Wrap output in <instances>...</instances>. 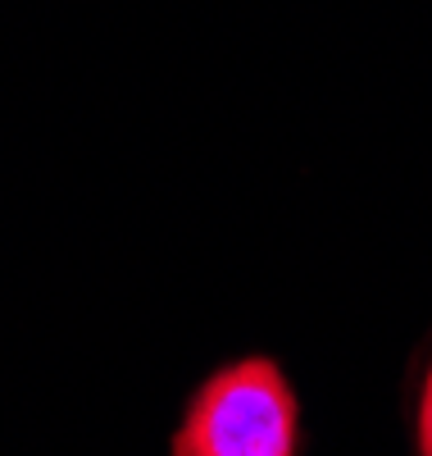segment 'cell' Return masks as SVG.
I'll list each match as a JSON object with an SVG mask.
<instances>
[{"instance_id": "6da1fadb", "label": "cell", "mask_w": 432, "mask_h": 456, "mask_svg": "<svg viewBox=\"0 0 432 456\" xmlns=\"http://www.w3.org/2000/svg\"><path fill=\"white\" fill-rule=\"evenodd\" d=\"M164 456H309L305 397L273 352H237L182 393Z\"/></svg>"}, {"instance_id": "7a4b0ae2", "label": "cell", "mask_w": 432, "mask_h": 456, "mask_svg": "<svg viewBox=\"0 0 432 456\" xmlns=\"http://www.w3.org/2000/svg\"><path fill=\"white\" fill-rule=\"evenodd\" d=\"M401 429L405 456H432V324L410 347L401 374Z\"/></svg>"}]
</instances>
